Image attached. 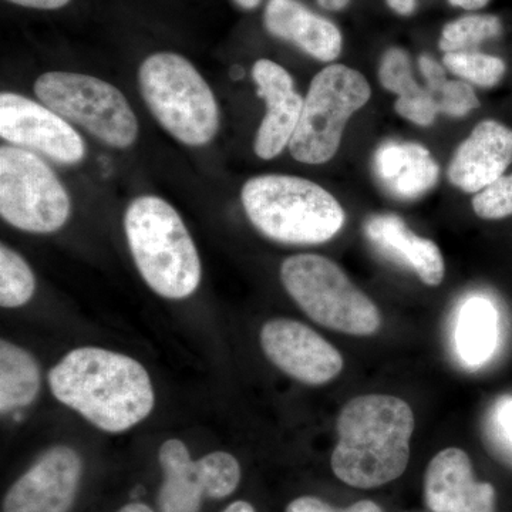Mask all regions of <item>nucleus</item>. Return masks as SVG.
I'll list each match as a JSON object with an SVG mask.
<instances>
[{
	"instance_id": "19",
	"label": "nucleus",
	"mask_w": 512,
	"mask_h": 512,
	"mask_svg": "<svg viewBox=\"0 0 512 512\" xmlns=\"http://www.w3.org/2000/svg\"><path fill=\"white\" fill-rule=\"evenodd\" d=\"M164 483L158 494L161 512H200L202 498H212L207 456L194 461L181 440L165 441L158 453Z\"/></svg>"
},
{
	"instance_id": "24",
	"label": "nucleus",
	"mask_w": 512,
	"mask_h": 512,
	"mask_svg": "<svg viewBox=\"0 0 512 512\" xmlns=\"http://www.w3.org/2000/svg\"><path fill=\"white\" fill-rule=\"evenodd\" d=\"M503 33V23L494 15L464 16L448 23L441 33L440 49L444 53L473 50L488 39Z\"/></svg>"
},
{
	"instance_id": "2",
	"label": "nucleus",
	"mask_w": 512,
	"mask_h": 512,
	"mask_svg": "<svg viewBox=\"0 0 512 512\" xmlns=\"http://www.w3.org/2000/svg\"><path fill=\"white\" fill-rule=\"evenodd\" d=\"M336 431L339 440L332 454V470L343 483L376 488L406 471L414 414L399 397H355L340 412Z\"/></svg>"
},
{
	"instance_id": "37",
	"label": "nucleus",
	"mask_w": 512,
	"mask_h": 512,
	"mask_svg": "<svg viewBox=\"0 0 512 512\" xmlns=\"http://www.w3.org/2000/svg\"><path fill=\"white\" fill-rule=\"evenodd\" d=\"M238 6H241L242 9H254L256 6L261 3V0H235Z\"/></svg>"
},
{
	"instance_id": "23",
	"label": "nucleus",
	"mask_w": 512,
	"mask_h": 512,
	"mask_svg": "<svg viewBox=\"0 0 512 512\" xmlns=\"http://www.w3.org/2000/svg\"><path fill=\"white\" fill-rule=\"evenodd\" d=\"M36 279L28 262L5 244L0 247V305L20 308L32 299Z\"/></svg>"
},
{
	"instance_id": "12",
	"label": "nucleus",
	"mask_w": 512,
	"mask_h": 512,
	"mask_svg": "<svg viewBox=\"0 0 512 512\" xmlns=\"http://www.w3.org/2000/svg\"><path fill=\"white\" fill-rule=\"evenodd\" d=\"M82 468V458L73 448H50L12 485L3 512H69Z\"/></svg>"
},
{
	"instance_id": "26",
	"label": "nucleus",
	"mask_w": 512,
	"mask_h": 512,
	"mask_svg": "<svg viewBox=\"0 0 512 512\" xmlns=\"http://www.w3.org/2000/svg\"><path fill=\"white\" fill-rule=\"evenodd\" d=\"M473 210L483 220H503L512 215V174L503 175L473 198Z\"/></svg>"
},
{
	"instance_id": "5",
	"label": "nucleus",
	"mask_w": 512,
	"mask_h": 512,
	"mask_svg": "<svg viewBox=\"0 0 512 512\" xmlns=\"http://www.w3.org/2000/svg\"><path fill=\"white\" fill-rule=\"evenodd\" d=\"M148 109L178 141L200 147L220 128V109L200 72L177 53L148 56L138 73Z\"/></svg>"
},
{
	"instance_id": "18",
	"label": "nucleus",
	"mask_w": 512,
	"mask_h": 512,
	"mask_svg": "<svg viewBox=\"0 0 512 512\" xmlns=\"http://www.w3.org/2000/svg\"><path fill=\"white\" fill-rule=\"evenodd\" d=\"M366 237L384 255L412 268L424 285L439 286L444 279L443 255L436 242L421 238L397 215H376L365 225Z\"/></svg>"
},
{
	"instance_id": "14",
	"label": "nucleus",
	"mask_w": 512,
	"mask_h": 512,
	"mask_svg": "<svg viewBox=\"0 0 512 512\" xmlns=\"http://www.w3.org/2000/svg\"><path fill=\"white\" fill-rule=\"evenodd\" d=\"M424 497L433 512H495L493 485L478 483L466 451L451 447L430 461Z\"/></svg>"
},
{
	"instance_id": "6",
	"label": "nucleus",
	"mask_w": 512,
	"mask_h": 512,
	"mask_svg": "<svg viewBox=\"0 0 512 512\" xmlns=\"http://www.w3.org/2000/svg\"><path fill=\"white\" fill-rule=\"evenodd\" d=\"M281 279L299 308L325 328L370 336L382 325V316L372 299L326 256L301 254L285 259Z\"/></svg>"
},
{
	"instance_id": "16",
	"label": "nucleus",
	"mask_w": 512,
	"mask_h": 512,
	"mask_svg": "<svg viewBox=\"0 0 512 512\" xmlns=\"http://www.w3.org/2000/svg\"><path fill=\"white\" fill-rule=\"evenodd\" d=\"M373 174L387 194L414 201L439 183L440 168L426 147L412 141H386L373 156Z\"/></svg>"
},
{
	"instance_id": "9",
	"label": "nucleus",
	"mask_w": 512,
	"mask_h": 512,
	"mask_svg": "<svg viewBox=\"0 0 512 512\" xmlns=\"http://www.w3.org/2000/svg\"><path fill=\"white\" fill-rule=\"evenodd\" d=\"M69 194L42 160L20 147L0 148V214L32 234H52L70 217Z\"/></svg>"
},
{
	"instance_id": "11",
	"label": "nucleus",
	"mask_w": 512,
	"mask_h": 512,
	"mask_svg": "<svg viewBox=\"0 0 512 512\" xmlns=\"http://www.w3.org/2000/svg\"><path fill=\"white\" fill-rule=\"evenodd\" d=\"M259 340L265 356L298 382L320 386L342 372L339 350L298 320H269L261 329Z\"/></svg>"
},
{
	"instance_id": "10",
	"label": "nucleus",
	"mask_w": 512,
	"mask_h": 512,
	"mask_svg": "<svg viewBox=\"0 0 512 512\" xmlns=\"http://www.w3.org/2000/svg\"><path fill=\"white\" fill-rule=\"evenodd\" d=\"M0 136L60 164H77L86 154L83 138L69 121L43 104L5 92L0 96Z\"/></svg>"
},
{
	"instance_id": "31",
	"label": "nucleus",
	"mask_w": 512,
	"mask_h": 512,
	"mask_svg": "<svg viewBox=\"0 0 512 512\" xmlns=\"http://www.w3.org/2000/svg\"><path fill=\"white\" fill-rule=\"evenodd\" d=\"M8 2L25 6V8L53 10L63 8L70 0H8Z\"/></svg>"
},
{
	"instance_id": "3",
	"label": "nucleus",
	"mask_w": 512,
	"mask_h": 512,
	"mask_svg": "<svg viewBox=\"0 0 512 512\" xmlns=\"http://www.w3.org/2000/svg\"><path fill=\"white\" fill-rule=\"evenodd\" d=\"M124 231L138 272L157 295L190 298L201 284L197 247L173 205L143 195L128 205Z\"/></svg>"
},
{
	"instance_id": "17",
	"label": "nucleus",
	"mask_w": 512,
	"mask_h": 512,
	"mask_svg": "<svg viewBox=\"0 0 512 512\" xmlns=\"http://www.w3.org/2000/svg\"><path fill=\"white\" fill-rule=\"evenodd\" d=\"M264 20L271 35L288 40L320 62H332L342 52L340 30L298 0H269Z\"/></svg>"
},
{
	"instance_id": "33",
	"label": "nucleus",
	"mask_w": 512,
	"mask_h": 512,
	"mask_svg": "<svg viewBox=\"0 0 512 512\" xmlns=\"http://www.w3.org/2000/svg\"><path fill=\"white\" fill-rule=\"evenodd\" d=\"M448 2H450L451 5L456 6V8L477 10L487 6L490 0H448Z\"/></svg>"
},
{
	"instance_id": "8",
	"label": "nucleus",
	"mask_w": 512,
	"mask_h": 512,
	"mask_svg": "<svg viewBox=\"0 0 512 512\" xmlns=\"http://www.w3.org/2000/svg\"><path fill=\"white\" fill-rule=\"evenodd\" d=\"M45 106L111 147L133 146L138 136L136 114L113 84L87 74L50 72L35 83Z\"/></svg>"
},
{
	"instance_id": "27",
	"label": "nucleus",
	"mask_w": 512,
	"mask_h": 512,
	"mask_svg": "<svg viewBox=\"0 0 512 512\" xmlns=\"http://www.w3.org/2000/svg\"><path fill=\"white\" fill-rule=\"evenodd\" d=\"M439 113L451 117H464L471 110L480 107V101L473 87L463 80H448L443 89L434 96Z\"/></svg>"
},
{
	"instance_id": "1",
	"label": "nucleus",
	"mask_w": 512,
	"mask_h": 512,
	"mask_svg": "<svg viewBox=\"0 0 512 512\" xmlns=\"http://www.w3.org/2000/svg\"><path fill=\"white\" fill-rule=\"evenodd\" d=\"M50 390L93 426L123 433L146 420L156 404L146 367L111 350L74 349L49 373Z\"/></svg>"
},
{
	"instance_id": "13",
	"label": "nucleus",
	"mask_w": 512,
	"mask_h": 512,
	"mask_svg": "<svg viewBox=\"0 0 512 512\" xmlns=\"http://www.w3.org/2000/svg\"><path fill=\"white\" fill-rule=\"evenodd\" d=\"M252 79L266 103L264 120L256 131L255 154L272 160L289 147L301 119L303 99L288 70L272 60H258L252 67Z\"/></svg>"
},
{
	"instance_id": "35",
	"label": "nucleus",
	"mask_w": 512,
	"mask_h": 512,
	"mask_svg": "<svg viewBox=\"0 0 512 512\" xmlns=\"http://www.w3.org/2000/svg\"><path fill=\"white\" fill-rule=\"evenodd\" d=\"M224 512H255V510L247 501H237V503L229 505Z\"/></svg>"
},
{
	"instance_id": "20",
	"label": "nucleus",
	"mask_w": 512,
	"mask_h": 512,
	"mask_svg": "<svg viewBox=\"0 0 512 512\" xmlns=\"http://www.w3.org/2000/svg\"><path fill=\"white\" fill-rule=\"evenodd\" d=\"M379 79L384 89L399 96L397 113L403 119L419 126H430L439 114L437 101L429 89H424L414 80L409 53L400 47H392L382 57Z\"/></svg>"
},
{
	"instance_id": "29",
	"label": "nucleus",
	"mask_w": 512,
	"mask_h": 512,
	"mask_svg": "<svg viewBox=\"0 0 512 512\" xmlns=\"http://www.w3.org/2000/svg\"><path fill=\"white\" fill-rule=\"evenodd\" d=\"M286 512H383L379 505L373 501L365 500L350 505L348 508H333L332 505L326 504L325 501L316 497L296 498L286 508Z\"/></svg>"
},
{
	"instance_id": "25",
	"label": "nucleus",
	"mask_w": 512,
	"mask_h": 512,
	"mask_svg": "<svg viewBox=\"0 0 512 512\" xmlns=\"http://www.w3.org/2000/svg\"><path fill=\"white\" fill-rule=\"evenodd\" d=\"M443 63L454 76L480 87L497 86L507 70L504 60L500 57L484 55L476 50L446 53Z\"/></svg>"
},
{
	"instance_id": "28",
	"label": "nucleus",
	"mask_w": 512,
	"mask_h": 512,
	"mask_svg": "<svg viewBox=\"0 0 512 512\" xmlns=\"http://www.w3.org/2000/svg\"><path fill=\"white\" fill-rule=\"evenodd\" d=\"M493 429L501 453L512 461V397H504L495 406Z\"/></svg>"
},
{
	"instance_id": "32",
	"label": "nucleus",
	"mask_w": 512,
	"mask_h": 512,
	"mask_svg": "<svg viewBox=\"0 0 512 512\" xmlns=\"http://www.w3.org/2000/svg\"><path fill=\"white\" fill-rule=\"evenodd\" d=\"M386 2L394 12L403 16L412 15L417 6V0H386Z\"/></svg>"
},
{
	"instance_id": "15",
	"label": "nucleus",
	"mask_w": 512,
	"mask_h": 512,
	"mask_svg": "<svg viewBox=\"0 0 512 512\" xmlns=\"http://www.w3.org/2000/svg\"><path fill=\"white\" fill-rule=\"evenodd\" d=\"M512 163V130L494 120L481 121L460 144L448 165V180L468 194L490 187Z\"/></svg>"
},
{
	"instance_id": "36",
	"label": "nucleus",
	"mask_w": 512,
	"mask_h": 512,
	"mask_svg": "<svg viewBox=\"0 0 512 512\" xmlns=\"http://www.w3.org/2000/svg\"><path fill=\"white\" fill-rule=\"evenodd\" d=\"M119 512H154L146 504L134 503L128 504L126 507L121 508Z\"/></svg>"
},
{
	"instance_id": "7",
	"label": "nucleus",
	"mask_w": 512,
	"mask_h": 512,
	"mask_svg": "<svg viewBox=\"0 0 512 512\" xmlns=\"http://www.w3.org/2000/svg\"><path fill=\"white\" fill-rule=\"evenodd\" d=\"M372 96L366 77L345 64H330L313 77L289 150L303 164H325L338 153L350 117Z\"/></svg>"
},
{
	"instance_id": "34",
	"label": "nucleus",
	"mask_w": 512,
	"mask_h": 512,
	"mask_svg": "<svg viewBox=\"0 0 512 512\" xmlns=\"http://www.w3.org/2000/svg\"><path fill=\"white\" fill-rule=\"evenodd\" d=\"M323 9L342 10L349 5V0H318Z\"/></svg>"
},
{
	"instance_id": "30",
	"label": "nucleus",
	"mask_w": 512,
	"mask_h": 512,
	"mask_svg": "<svg viewBox=\"0 0 512 512\" xmlns=\"http://www.w3.org/2000/svg\"><path fill=\"white\" fill-rule=\"evenodd\" d=\"M420 72L426 79L427 89L433 96L443 89L444 84L448 82L446 72L437 60L429 55H421L419 59Z\"/></svg>"
},
{
	"instance_id": "4",
	"label": "nucleus",
	"mask_w": 512,
	"mask_h": 512,
	"mask_svg": "<svg viewBox=\"0 0 512 512\" xmlns=\"http://www.w3.org/2000/svg\"><path fill=\"white\" fill-rule=\"evenodd\" d=\"M241 198L252 225L281 244H323L345 225V211L339 201L306 178L259 175L245 183Z\"/></svg>"
},
{
	"instance_id": "21",
	"label": "nucleus",
	"mask_w": 512,
	"mask_h": 512,
	"mask_svg": "<svg viewBox=\"0 0 512 512\" xmlns=\"http://www.w3.org/2000/svg\"><path fill=\"white\" fill-rule=\"evenodd\" d=\"M498 342V312L483 296L467 299L458 316L456 345L461 360L483 365L493 356Z\"/></svg>"
},
{
	"instance_id": "22",
	"label": "nucleus",
	"mask_w": 512,
	"mask_h": 512,
	"mask_svg": "<svg viewBox=\"0 0 512 512\" xmlns=\"http://www.w3.org/2000/svg\"><path fill=\"white\" fill-rule=\"evenodd\" d=\"M40 390V370L28 350L8 340L0 343V412L22 409L35 402Z\"/></svg>"
}]
</instances>
